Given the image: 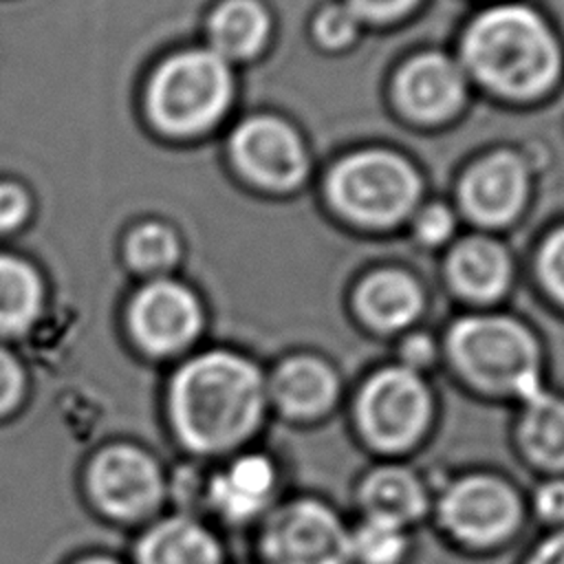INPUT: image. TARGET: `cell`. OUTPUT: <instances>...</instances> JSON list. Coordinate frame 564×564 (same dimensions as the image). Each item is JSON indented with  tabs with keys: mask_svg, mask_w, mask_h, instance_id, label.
<instances>
[{
	"mask_svg": "<svg viewBox=\"0 0 564 564\" xmlns=\"http://www.w3.org/2000/svg\"><path fill=\"white\" fill-rule=\"evenodd\" d=\"M540 264L549 289L564 300V229L549 238L542 249Z\"/></svg>",
	"mask_w": 564,
	"mask_h": 564,
	"instance_id": "484cf974",
	"label": "cell"
},
{
	"mask_svg": "<svg viewBox=\"0 0 564 564\" xmlns=\"http://www.w3.org/2000/svg\"><path fill=\"white\" fill-rule=\"evenodd\" d=\"M520 516V498L513 487L487 474L458 478L438 500L441 524L463 544L478 549L507 540Z\"/></svg>",
	"mask_w": 564,
	"mask_h": 564,
	"instance_id": "ba28073f",
	"label": "cell"
},
{
	"mask_svg": "<svg viewBox=\"0 0 564 564\" xmlns=\"http://www.w3.org/2000/svg\"><path fill=\"white\" fill-rule=\"evenodd\" d=\"M509 258L489 238H467L449 256L452 282L469 297L491 300L509 282Z\"/></svg>",
	"mask_w": 564,
	"mask_h": 564,
	"instance_id": "d6986e66",
	"label": "cell"
},
{
	"mask_svg": "<svg viewBox=\"0 0 564 564\" xmlns=\"http://www.w3.org/2000/svg\"><path fill=\"white\" fill-rule=\"evenodd\" d=\"M535 511L546 522H564V478L542 482L533 494Z\"/></svg>",
	"mask_w": 564,
	"mask_h": 564,
	"instance_id": "4316f807",
	"label": "cell"
},
{
	"mask_svg": "<svg viewBox=\"0 0 564 564\" xmlns=\"http://www.w3.org/2000/svg\"><path fill=\"white\" fill-rule=\"evenodd\" d=\"M269 20L253 0H229L216 9L209 22V37L218 57L253 55L267 37Z\"/></svg>",
	"mask_w": 564,
	"mask_h": 564,
	"instance_id": "44dd1931",
	"label": "cell"
},
{
	"mask_svg": "<svg viewBox=\"0 0 564 564\" xmlns=\"http://www.w3.org/2000/svg\"><path fill=\"white\" fill-rule=\"evenodd\" d=\"M465 84L460 70L443 55L412 59L399 77L403 108L421 121H438L452 115L463 101Z\"/></svg>",
	"mask_w": 564,
	"mask_h": 564,
	"instance_id": "5bb4252c",
	"label": "cell"
},
{
	"mask_svg": "<svg viewBox=\"0 0 564 564\" xmlns=\"http://www.w3.org/2000/svg\"><path fill=\"white\" fill-rule=\"evenodd\" d=\"M172 421L181 441L203 454L236 447L260 425L264 381L258 368L234 352H205L172 381Z\"/></svg>",
	"mask_w": 564,
	"mask_h": 564,
	"instance_id": "6da1fadb",
	"label": "cell"
},
{
	"mask_svg": "<svg viewBox=\"0 0 564 564\" xmlns=\"http://www.w3.org/2000/svg\"><path fill=\"white\" fill-rule=\"evenodd\" d=\"M416 0H350V9L357 15H368V18H394L403 11H408Z\"/></svg>",
	"mask_w": 564,
	"mask_h": 564,
	"instance_id": "4dcf8cb0",
	"label": "cell"
},
{
	"mask_svg": "<svg viewBox=\"0 0 564 564\" xmlns=\"http://www.w3.org/2000/svg\"><path fill=\"white\" fill-rule=\"evenodd\" d=\"M271 397L278 408L295 419L326 412L337 399L335 372L315 357L286 359L271 377Z\"/></svg>",
	"mask_w": 564,
	"mask_h": 564,
	"instance_id": "9a60e30c",
	"label": "cell"
},
{
	"mask_svg": "<svg viewBox=\"0 0 564 564\" xmlns=\"http://www.w3.org/2000/svg\"><path fill=\"white\" fill-rule=\"evenodd\" d=\"M359 308L379 328H401L421 311V291L401 271H379L359 289Z\"/></svg>",
	"mask_w": 564,
	"mask_h": 564,
	"instance_id": "ffe728a7",
	"label": "cell"
},
{
	"mask_svg": "<svg viewBox=\"0 0 564 564\" xmlns=\"http://www.w3.org/2000/svg\"><path fill=\"white\" fill-rule=\"evenodd\" d=\"M527 564H564V527L546 535L529 555Z\"/></svg>",
	"mask_w": 564,
	"mask_h": 564,
	"instance_id": "1f68e13d",
	"label": "cell"
},
{
	"mask_svg": "<svg viewBox=\"0 0 564 564\" xmlns=\"http://www.w3.org/2000/svg\"><path fill=\"white\" fill-rule=\"evenodd\" d=\"M452 231V214L443 205L425 207L416 218V236L425 242H441Z\"/></svg>",
	"mask_w": 564,
	"mask_h": 564,
	"instance_id": "83f0119b",
	"label": "cell"
},
{
	"mask_svg": "<svg viewBox=\"0 0 564 564\" xmlns=\"http://www.w3.org/2000/svg\"><path fill=\"white\" fill-rule=\"evenodd\" d=\"M463 48L469 68L487 86L513 97L542 93L560 68V51L546 24L516 4L482 13Z\"/></svg>",
	"mask_w": 564,
	"mask_h": 564,
	"instance_id": "7a4b0ae2",
	"label": "cell"
},
{
	"mask_svg": "<svg viewBox=\"0 0 564 564\" xmlns=\"http://www.w3.org/2000/svg\"><path fill=\"white\" fill-rule=\"evenodd\" d=\"M317 37L328 46H341L357 33V13L350 7L333 4L317 15Z\"/></svg>",
	"mask_w": 564,
	"mask_h": 564,
	"instance_id": "d4e9b609",
	"label": "cell"
},
{
	"mask_svg": "<svg viewBox=\"0 0 564 564\" xmlns=\"http://www.w3.org/2000/svg\"><path fill=\"white\" fill-rule=\"evenodd\" d=\"M26 194L11 183H0V231L13 229L26 216Z\"/></svg>",
	"mask_w": 564,
	"mask_h": 564,
	"instance_id": "f1b7e54d",
	"label": "cell"
},
{
	"mask_svg": "<svg viewBox=\"0 0 564 564\" xmlns=\"http://www.w3.org/2000/svg\"><path fill=\"white\" fill-rule=\"evenodd\" d=\"M518 438L529 460L564 469V399L544 388L522 399Z\"/></svg>",
	"mask_w": 564,
	"mask_h": 564,
	"instance_id": "ac0fdd59",
	"label": "cell"
},
{
	"mask_svg": "<svg viewBox=\"0 0 564 564\" xmlns=\"http://www.w3.org/2000/svg\"><path fill=\"white\" fill-rule=\"evenodd\" d=\"M403 357L408 361L405 368H410V370L425 366L432 359V344H430V339L427 337H412V339H408L405 346H403Z\"/></svg>",
	"mask_w": 564,
	"mask_h": 564,
	"instance_id": "d6a6232c",
	"label": "cell"
},
{
	"mask_svg": "<svg viewBox=\"0 0 564 564\" xmlns=\"http://www.w3.org/2000/svg\"><path fill=\"white\" fill-rule=\"evenodd\" d=\"M260 551L267 564H348L350 529L326 502L297 498L271 511Z\"/></svg>",
	"mask_w": 564,
	"mask_h": 564,
	"instance_id": "8992f818",
	"label": "cell"
},
{
	"mask_svg": "<svg viewBox=\"0 0 564 564\" xmlns=\"http://www.w3.org/2000/svg\"><path fill=\"white\" fill-rule=\"evenodd\" d=\"M463 203L467 212L487 225L509 220L527 194L524 165L507 152L487 156L469 170L463 181Z\"/></svg>",
	"mask_w": 564,
	"mask_h": 564,
	"instance_id": "4fadbf2b",
	"label": "cell"
},
{
	"mask_svg": "<svg viewBox=\"0 0 564 564\" xmlns=\"http://www.w3.org/2000/svg\"><path fill=\"white\" fill-rule=\"evenodd\" d=\"M90 491L106 513L139 518L156 507L163 482L148 454L130 445H115L93 460Z\"/></svg>",
	"mask_w": 564,
	"mask_h": 564,
	"instance_id": "9c48e42d",
	"label": "cell"
},
{
	"mask_svg": "<svg viewBox=\"0 0 564 564\" xmlns=\"http://www.w3.org/2000/svg\"><path fill=\"white\" fill-rule=\"evenodd\" d=\"M174 234L163 225H143L128 240V258L139 271H161L176 260Z\"/></svg>",
	"mask_w": 564,
	"mask_h": 564,
	"instance_id": "cb8c5ba5",
	"label": "cell"
},
{
	"mask_svg": "<svg viewBox=\"0 0 564 564\" xmlns=\"http://www.w3.org/2000/svg\"><path fill=\"white\" fill-rule=\"evenodd\" d=\"M408 551V529L392 520L366 516L350 531V560L359 564H399Z\"/></svg>",
	"mask_w": 564,
	"mask_h": 564,
	"instance_id": "603a6c76",
	"label": "cell"
},
{
	"mask_svg": "<svg viewBox=\"0 0 564 564\" xmlns=\"http://www.w3.org/2000/svg\"><path fill=\"white\" fill-rule=\"evenodd\" d=\"M22 392V370L18 361L0 350V412H7Z\"/></svg>",
	"mask_w": 564,
	"mask_h": 564,
	"instance_id": "f546056e",
	"label": "cell"
},
{
	"mask_svg": "<svg viewBox=\"0 0 564 564\" xmlns=\"http://www.w3.org/2000/svg\"><path fill=\"white\" fill-rule=\"evenodd\" d=\"M130 324L145 350L167 355L194 339L200 326V308L185 286L159 280L134 297Z\"/></svg>",
	"mask_w": 564,
	"mask_h": 564,
	"instance_id": "8fae6325",
	"label": "cell"
},
{
	"mask_svg": "<svg viewBox=\"0 0 564 564\" xmlns=\"http://www.w3.org/2000/svg\"><path fill=\"white\" fill-rule=\"evenodd\" d=\"M229 70L212 51H187L167 59L150 86V112L159 128L192 134L212 126L229 101Z\"/></svg>",
	"mask_w": 564,
	"mask_h": 564,
	"instance_id": "277c9868",
	"label": "cell"
},
{
	"mask_svg": "<svg viewBox=\"0 0 564 564\" xmlns=\"http://www.w3.org/2000/svg\"><path fill=\"white\" fill-rule=\"evenodd\" d=\"M432 416V399L416 375L405 366L372 375L359 392L357 419L364 436L381 449L414 445Z\"/></svg>",
	"mask_w": 564,
	"mask_h": 564,
	"instance_id": "52a82bcc",
	"label": "cell"
},
{
	"mask_svg": "<svg viewBox=\"0 0 564 564\" xmlns=\"http://www.w3.org/2000/svg\"><path fill=\"white\" fill-rule=\"evenodd\" d=\"M359 502L366 516L408 527L425 513L427 491L414 471L399 465H383L361 480Z\"/></svg>",
	"mask_w": 564,
	"mask_h": 564,
	"instance_id": "2e32d148",
	"label": "cell"
},
{
	"mask_svg": "<svg viewBox=\"0 0 564 564\" xmlns=\"http://www.w3.org/2000/svg\"><path fill=\"white\" fill-rule=\"evenodd\" d=\"M139 564H220L216 538L198 522L170 518L152 527L139 542Z\"/></svg>",
	"mask_w": 564,
	"mask_h": 564,
	"instance_id": "e0dca14e",
	"label": "cell"
},
{
	"mask_svg": "<svg viewBox=\"0 0 564 564\" xmlns=\"http://www.w3.org/2000/svg\"><path fill=\"white\" fill-rule=\"evenodd\" d=\"M278 482L273 458L262 452H247L214 474L207 487V500L223 518L247 522L271 507Z\"/></svg>",
	"mask_w": 564,
	"mask_h": 564,
	"instance_id": "7c38bea8",
	"label": "cell"
},
{
	"mask_svg": "<svg viewBox=\"0 0 564 564\" xmlns=\"http://www.w3.org/2000/svg\"><path fill=\"white\" fill-rule=\"evenodd\" d=\"M330 194L348 216L368 225H390L416 203L419 176L394 154L361 152L335 167Z\"/></svg>",
	"mask_w": 564,
	"mask_h": 564,
	"instance_id": "5b68a950",
	"label": "cell"
},
{
	"mask_svg": "<svg viewBox=\"0 0 564 564\" xmlns=\"http://www.w3.org/2000/svg\"><path fill=\"white\" fill-rule=\"evenodd\" d=\"M42 286L31 267L0 256V333H22L40 311Z\"/></svg>",
	"mask_w": 564,
	"mask_h": 564,
	"instance_id": "7402d4cb",
	"label": "cell"
},
{
	"mask_svg": "<svg viewBox=\"0 0 564 564\" xmlns=\"http://www.w3.org/2000/svg\"><path fill=\"white\" fill-rule=\"evenodd\" d=\"M231 152L247 176L273 189L293 187L306 172L300 137L284 121L271 117H256L238 126Z\"/></svg>",
	"mask_w": 564,
	"mask_h": 564,
	"instance_id": "30bf717a",
	"label": "cell"
},
{
	"mask_svg": "<svg viewBox=\"0 0 564 564\" xmlns=\"http://www.w3.org/2000/svg\"><path fill=\"white\" fill-rule=\"evenodd\" d=\"M458 370L478 388L507 392L520 401L542 388L540 350L518 322L507 317H469L449 335Z\"/></svg>",
	"mask_w": 564,
	"mask_h": 564,
	"instance_id": "3957f363",
	"label": "cell"
},
{
	"mask_svg": "<svg viewBox=\"0 0 564 564\" xmlns=\"http://www.w3.org/2000/svg\"><path fill=\"white\" fill-rule=\"evenodd\" d=\"M79 564H115V562L104 560V557H93V560H86V562H79Z\"/></svg>",
	"mask_w": 564,
	"mask_h": 564,
	"instance_id": "836d02e7",
	"label": "cell"
}]
</instances>
